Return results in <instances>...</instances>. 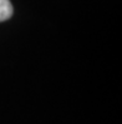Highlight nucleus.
Segmentation results:
<instances>
[{
	"mask_svg": "<svg viewBox=\"0 0 122 124\" xmlns=\"http://www.w3.org/2000/svg\"><path fill=\"white\" fill-rule=\"evenodd\" d=\"M14 8L10 0H0V23L5 21L13 16Z\"/></svg>",
	"mask_w": 122,
	"mask_h": 124,
	"instance_id": "f257e3e1",
	"label": "nucleus"
}]
</instances>
